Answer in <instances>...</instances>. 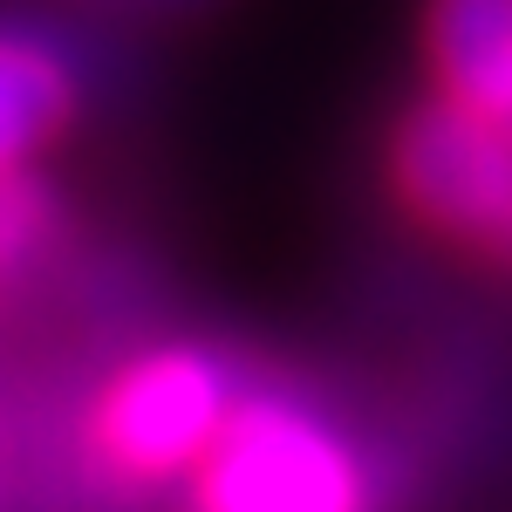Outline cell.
Returning a JSON list of instances; mask_svg holds the SVG:
<instances>
[{"label":"cell","mask_w":512,"mask_h":512,"mask_svg":"<svg viewBox=\"0 0 512 512\" xmlns=\"http://www.w3.org/2000/svg\"><path fill=\"white\" fill-rule=\"evenodd\" d=\"M233 410L239 390L226 362L198 349H158L130 362L96 403V451L123 478H164L178 465H205Z\"/></svg>","instance_id":"obj_2"},{"label":"cell","mask_w":512,"mask_h":512,"mask_svg":"<svg viewBox=\"0 0 512 512\" xmlns=\"http://www.w3.org/2000/svg\"><path fill=\"white\" fill-rule=\"evenodd\" d=\"M431 55L444 103L512 130V0H437Z\"/></svg>","instance_id":"obj_4"},{"label":"cell","mask_w":512,"mask_h":512,"mask_svg":"<svg viewBox=\"0 0 512 512\" xmlns=\"http://www.w3.org/2000/svg\"><path fill=\"white\" fill-rule=\"evenodd\" d=\"M396 192L403 205L451 239L499 246L512 233V130L472 117L437 96L396 130Z\"/></svg>","instance_id":"obj_3"},{"label":"cell","mask_w":512,"mask_h":512,"mask_svg":"<svg viewBox=\"0 0 512 512\" xmlns=\"http://www.w3.org/2000/svg\"><path fill=\"white\" fill-rule=\"evenodd\" d=\"M76 110V69L55 41L0 28V178H14Z\"/></svg>","instance_id":"obj_5"},{"label":"cell","mask_w":512,"mask_h":512,"mask_svg":"<svg viewBox=\"0 0 512 512\" xmlns=\"http://www.w3.org/2000/svg\"><path fill=\"white\" fill-rule=\"evenodd\" d=\"M55 233V198L41 192L28 171L0 178V280H14Z\"/></svg>","instance_id":"obj_6"},{"label":"cell","mask_w":512,"mask_h":512,"mask_svg":"<svg viewBox=\"0 0 512 512\" xmlns=\"http://www.w3.org/2000/svg\"><path fill=\"white\" fill-rule=\"evenodd\" d=\"M205 512H362V465L315 410L287 396H239L198 465Z\"/></svg>","instance_id":"obj_1"},{"label":"cell","mask_w":512,"mask_h":512,"mask_svg":"<svg viewBox=\"0 0 512 512\" xmlns=\"http://www.w3.org/2000/svg\"><path fill=\"white\" fill-rule=\"evenodd\" d=\"M506 260H512V233H506Z\"/></svg>","instance_id":"obj_7"}]
</instances>
